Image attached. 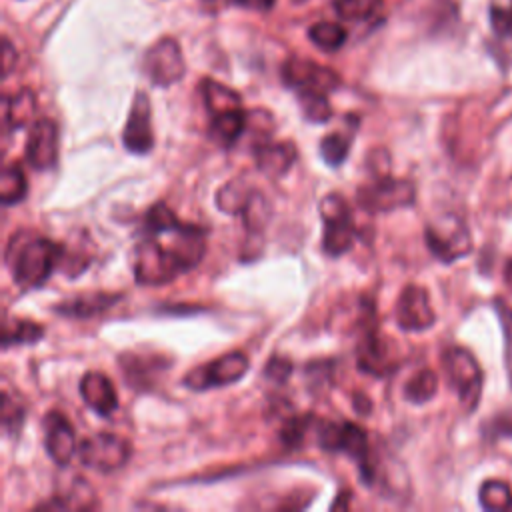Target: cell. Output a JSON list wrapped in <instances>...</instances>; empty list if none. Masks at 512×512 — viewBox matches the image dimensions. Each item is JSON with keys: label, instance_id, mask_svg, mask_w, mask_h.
I'll use <instances>...</instances> for the list:
<instances>
[{"label": "cell", "instance_id": "cell-1", "mask_svg": "<svg viewBox=\"0 0 512 512\" xmlns=\"http://www.w3.org/2000/svg\"><path fill=\"white\" fill-rule=\"evenodd\" d=\"M62 256L64 248L60 244L28 232L14 234L6 248V264L22 290L40 288L60 264Z\"/></svg>", "mask_w": 512, "mask_h": 512}, {"label": "cell", "instance_id": "cell-2", "mask_svg": "<svg viewBox=\"0 0 512 512\" xmlns=\"http://www.w3.org/2000/svg\"><path fill=\"white\" fill-rule=\"evenodd\" d=\"M318 444L328 452H342L358 462L362 482H372L376 464L370 458V444L364 428L354 422H320Z\"/></svg>", "mask_w": 512, "mask_h": 512}, {"label": "cell", "instance_id": "cell-3", "mask_svg": "<svg viewBox=\"0 0 512 512\" xmlns=\"http://www.w3.org/2000/svg\"><path fill=\"white\" fill-rule=\"evenodd\" d=\"M132 270L138 284L158 286L174 280L182 274L174 254L160 242V238L146 234L134 248Z\"/></svg>", "mask_w": 512, "mask_h": 512}, {"label": "cell", "instance_id": "cell-4", "mask_svg": "<svg viewBox=\"0 0 512 512\" xmlns=\"http://www.w3.org/2000/svg\"><path fill=\"white\" fill-rule=\"evenodd\" d=\"M442 364L446 378L456 390L464 410H476L482 394V370L476 358L466 348L452 346L442 354Z\"/></svg>", "mask_w": 512, "mask_h": 512}, {"label": "cell", "instance_id": "cell-5", "mask_svg": "<svg viewBox=\"0 0 512 512\" xmlns=\"http://www.w3.org/2000/svg\"><path fill=\"white\" fill-rule=\"evenodd\" d=\"M324 234L322 250L328 256H342L354 244V220L348 202L340 194H328L318 204Z\"/></svg>", "mask_w": 512, "mask_h": 512}, {"label": "cell", "instance_id": "cell-6", "mask_svg": "<svg viewBox=\"0 0 512 512\" xmlns=\"http://www.w3.org/2000/svg\"><path fill=\"white\" fill-rule=\"evenodd\" d=\"M416 190L410 180H400L390 174L376 176L374 182L358 188L356 202L366 212H392L396 208H406L414 204Z\"/></svg>", "mask_w": 512, "mask_h": 512}, {"label": "cell", "instance_id": "cell-7", "mask_svg": "<svg viewBox=\"0 0 512 512\" xmlns=\"http://www.w3.org/2000/svg\"><path fill=\"white\" fill-rule=\"evenodd\" d=\"M78 458L86 468L108 474L120 470L128 462L130 444L118 434L96 432L80 442Z\"/></svg>", "mask_w": 512, "mask_h": 512}, {"label": "cell", "instance_id": "cell-8", "mask_svg": "<svg viewBox=\"0 0 512 512\" xmlns=\"http://www.w3.org/2000/svg\"><path fill=\"white\" fill-rule=\"evenodd\" d=\"M424 236L430 252L442 262H452L472 250L470 230L458 216H442L430 222Z\"/></svg>", "mask_w": 512, "mask_h": 512}, {"label": "cell", "instance_id": "cell-9", "mask_svg": "<svg viewBox=\"0 0 512 512\" xmlns=\"http://www.w3.org/2000/svg\"><path fill=\"white\" fill-rule=\"evenodd\" d=\"M250 368L248 356L240 350L228 352L224 356H218L210 360L208 364H202L188 372L184 376V386L192 390H208L216 386H228L232 382H238Z\"/></svg>", "mask_w": 512, "mask_h": 512}, {"label": "cell", "instance_id": "cell-10", "mask_svg": "<svg viewBox=\"0 0 512 512\" xmlns=\"http://www.w3.org/2000/svg\"><path fill=\"white\" fill-rule=\"evenodd\" d=\"M282 80L286 86L300 92H322L328 94L340 86V76L314 60L292 56L282 64Z\"/></svg>", "mask_w": 512, "mask_h": 512}, {"label": "cell", "instance_id": "cell-11", "mask_svg": "<svg viewBox=\"0 0 512 512\" xmlns=\"http://www.w3.org/2000/svg\"><path fill=\"white\" fill-rule=\"evenodd\" d=\"M142 68L154 86H170L178 82L186 72L180 44L172 38L154 42L144 54Z\"/></svg>", "mask_w": 512, "mask_h": 512}, {"label": "cell", "instance_id": "cell-12", "mask_svg": "<svg viewBox=\"0 0 512 512\" xmlns=\"http://www.w3.org/2000/svg\"><path fill=\"white\" fill-rule=\"evenodd\" d=\"M436 320V314L430 306L426 288L408 284L396 304V322L406 332H422L430 328Z\"/></svg>", "mask_w": 512, "mask_h": 512}, {"label": "cell", "instance_id": "cell-13", "mask_svg": "<svg viewBox=\"0 0 512 512\" xmlns=\"http://www.w3.org/2000/svg\"><path fill=\"white\" fill-rule=\"evenodd\" d=\"M122 142L132 154H146L154 146V132L150 122V100L144 92H136L130 114L122 132Z\"/></svg>", "mask_w": 512, "mask_h": 512}, {"label": "cell", "instance_id": "cell-14", "mask_svg": "<svg viewBox=\"0 0 512 512\" xmlns=\"http://www.w3.org/2000/svg\"><path fill=\"white\" fill-rule=\"evenodd\" d=\"M26 160L36 170H48L58 160V126L50 118L32 122L26 140Z\"/></svg>", "mask_w": 512, "mask_h": 512}, {"label": "cell", "instance_id": "cell-15", "mask_svg": "<svg viewBox=\"0 0 512 512\" xmlns=\"http://www.w3.org/2000/svg\"><path fill=\"white\" fill-rule=\"evenodd\" d=\"M44 446L48 456L58 464V466H66L70 462V458L74 456V452L78 450L76 446V432L74 426L70 424V420L52 410L44 416Z\"/></svg>", "mask_w": 512, "mask_h": 512}, {"label": "cell", "instance_id": "cell-16", "mask_svg": "<svg viewBox=\"0 0 512 512\" xmlns=\"http://www.w3.org/2000/svg\"><path fill=\"white\" fill-rule=\"evenodd\" d=\"M80 394L84 402L100 416H110L118 408L116 388L102 372L90 370L80 380Z\"/></svg>", "mask_w": 512, "mask_h": 512}, {"label": "cell", "instance_id": "cell-17", "mask_svg": "<svg viewBox=\"0 0 512 512\" xmlns=\"http://www.w3.org/2000/svg\"><path fill=\"white\" fill-rule=\"evenodd\" d=\"M254 156L256 166L262 174L270 178H280L294 166L298 150L292 142H258Z\"/></svg>", "mask_w": 512, "mask_h": 512}, {"label": "cell", "instance_id": "cell-18", "mask_svg": "<svg viewBox=\"0 0 512 512\" xmlns=\"http://www.w3.org/2000/svg\"><path fill=\"white\" fill-rule=\"evenodd\" d=\"M118 298L120 294L112 292H86L60 302L58 306H54V312L66 318H92L114 306Z\"/></svg>", "mask_w": 512, "mask_h": 512}, {"label": "cell", "instance_id": "cell-19", "mask_svg": "<svg viewBox=\"0 0 512 512\" xmlns=\"http://www.w3.org/2000/svg\"><path fill=\"white\" fill-rule=\"evenodd\" d=\"M246 128H248V112H244L242 108H234V110L212 116L208 134L218 146L232 148L240 140Z\"/></svg>", "mask_w": 512, "mask_h": 512}, {"label": "cell", "instance_id": "cell-20", "mask_svg": "<svg viewBox=\"0 0 512 512\" xmlns=\"http://www.w3.org/2000/svg\"><path fill=\"white\" fill-rule=\"evenodd\" d=\"M200 92L206 104V110L210 112V116L234 110V108H242V100L240 94L234 92L232 88L212 80V78H204L200 82Z\"/></svg>", "mask_w": 512, "mask_h": 512}, {"label": "cell", "instance_id": "cell-21", "mask_svg": "<svg viewBox=\"0 0 512 512\" xmlns=\"http://www.w3.org/2000/svg\"><path fill=\"white\" fill-rule=\"evenodd\" d=\"M36 112V96L32 90L24 88L12 96L4 98V128H22L32 122Z\"/></svg>", "mask_w": 512, "mask_h": 512}, {"label": "cell", "instance_id": "cell-22", "mask_svg": "<svg viewBox=\"0 0 512 512\" xmlns=\"http://www.w3.org/2000/svg\"><path fill=\"white\" fill-rule=\"evenodd\" d=\"M358 366L374 376H384L388 370H392L384 344L372 332H368L358 344Z\"/></svg>", "mask_w": 512, "mask_h": 512}, {"label": "cell", "instance_id": "cell-23", "mask_svg": "<svg viewBox=\"0 0 512 512\" xmlns=\"http://www.w3.org/2000/svg\"><path fill=\"white\" fill-rule=\"evenodd\" d=\"M334 10L350 22H380L384 14L382 0H334Z\"/></svg>", "mask_w": 512, "mask_h": 512}, {"label": "cell", "instance_id": "cell-24", "mask_svg": "<svg viewBox=\"0 0 512 512\" xmlns=\"http://www.w3.org/2000/svg\"><path fill=\"white\" fill-rule=\"evenodd\" d=\"M254 188H250L244 180L234 178L226 182L218 192H216V206L232 216H240L252 196Z\"/></svg>", "mask_w": 512, "mask_h": 512}, {"label": "cell", "instance_id": "cell-25", "mask_svg": "<svg viewBox=\"0 0 512 512\" xmlns=\"http://www.w3.org/2000/svg\"><path fill=\"white\" fill-rule=\"evenodd\" d=\"M28 192V182L18 164H8L4 166L0 174V202L4 206L18 204L26 198Z\"/></svg>", "mask_w": 512, "mask_h": 512}, {"label": "cell", "instance_id": "cell-26", "mask_svg": "<svg viewBox=\"0 0 512 512\" xmlns=\"http://www.w3.org/2000/svg\"><path fill=\"white\" fill-rule=\"evenodd\" d=\"M438 392V376L430 368L416 372L404 386V398L412 404H424Z\"/></svg>", "mask_w": 512, "mask_h": 512}, {"label": "cell", "instance_id": "cell-27", "mask_svg": "<svg viewBox=\"0 0 512 512\" xmlns=\"http://www.w3.org/2000/svg\"><path fill=\"white\" fill-rule=\"evenodd\" d=\"M308 38L320 50L334 52V50L342 48V44L348 38V32L342 24H336V22H316V24L310 26Z\"/></svg>", "mask_w": 512, "mask_h": 512}, {"label": "cell", "instance_id": "cell-28", "mask_svg": "<svg viewBox=\"0 0 512 512\" xmlns=\"http://www.w3.org/2000/svg\"><path fill=\"white\" fill-rule=\"evenodd\" d=\"M182 222L164 202H156L144 214V234H164L178 228Z\"/></svg>", "mask_w": 512, "mask_h": 512}, {"label": "cell", "instance_id": "cell-29", "mask_svg": "<svg viewBox=\"0 0 512 512\" xmlns=\"http://www.w3.org/2000/svg\"><path fill=\"white\" fill-rule=\"evenodd\" d=\"M480 504L486 510H512V490L506 482L488 480L480 488Z\"/></svg>", "mask_w": 512, "mask_h": 512}, {"label": "cell", "instance_id": "cell-30", "mask_svg": "<svg viewBox=\"0 0 512 512\" xmlns=\"http://www.w3.org/2000/svg\"><path fill=\"white\" fill-rule=\"evenodd\" d=\"M42 334H44V328L40 324L30 320H18L12 326L6 324L2 334V346L10 348L12 344H30L40 340Z\"/></svg>", "mask_w": 512, "mask_h": 512}, {"label": "cell", "instance_id": "cell-31", "mask_svg": "<svg viewBox=\"0 0 512 512\" xmlns=\"http://www.w3.org/2000/svg\"><path fill=\"white\" fill-rule=\"evenodd\" d=\"M300 106H302V114L316 124L328 122L332 116V106L326 98V94L322 92H300L298 94Z\"/></svg>", "mask_w": 512, "mask_h": 512}, {"label": "cell", "instance_id": "cell-32", "mask_svg": "<svg viewBox=\"0 0 512 512\" xmlns=\"http://www.w3.org/2000/svg\"><path fill=\"white\" fill-rule=\"evenodd\" d=\"M350 136L332 132L320 140V156L328 166H340L350 152Z\"/></svg>", "mask_w": 512, "mask_h": 512}, {"label": "cell", "instance_id": "cell-33", "mask_svg": "<svg viewBox=\"0 0 512 512\" xmlns=\"http://www.w3.org/2000/svg\"><path fill=\"white\" fill-rule=\"evenodd\" d=\"M240 216L244 218V224L250 232H260L270 218V204L258 190H254Z\"/></svg>", "mask_w": 512, "mask_h": 512}, {"label": "cell", "instance_id": "cell-34", "mask_svg": "<svg viewBox=\"0 0 512 512\" xmlns=\"http://www.w3.org/2000/svg\"><path fill=\"white\" fill-rule=\"evenodd\" d=\"M24 422V408L18 400H14L8 392L2 394V428L6 434H14L20 430Z\"/></svg>", "mask_w": 512, "mask_h": 512}, {"label": "cell", "instance_id": "cell-35", "mask_svg": "<svg viewBox=\"0 0 512 512\" xmlns=\"http://www.w3.org/2000/svg\"><path fill=\"white\" fill-rule=\"evenodd\" d=\"M314 418L308 414V416H292L290 420H286V424L282 426V432H280V438L286 446H298L306 432L310 430Z\"/></svg>", "mask_w": 512, "mask_h": 512}, {"label": "cell", "instance_id": "cell-36", "mask_svg": "<svg viewBox=\"0 0 512 512\" xmlns=\"http://www.w3.org/2000/svg\"><path fill=\"white\" fill-rule=\"evenodd\" d=\"M496 312L500 316L502 322V330H504V340H506V350H504V362H506V370H508V378L512 382V308L496 298Z\"/></svg>", "mask_w": 512, "mask_h": 512}, {"label": "cell", "instance_id": "cell-37", "mask_svg": "<svg viewBox=\"0 0 512 512\" xmlns=\"http://www.w3.org/2000/svg\"><path fill=\"white\" fill-rule=\"evenodd\" d=\"M486 434L490 438H500V436H512V410L498 412L490 424H486Z\"/></svg>", "mask_w": 512, "mask_h": 512}, {"label": "cell", "instance_id": "cell-38", "mask_svg": "<svg viewBox=\"0 0 512 512\" xmlns=\"http://www.w3.org/2000/svg\"><path fill=\"white\" fill-rule=\"evenodd\" d=\"M292 372V362L288 358H282V356H274L266 362V368H264V376L274 380V382H284Z\"/></svg>", "mask_w": 512, "mask_h": 512}, {"label": "cell", "instance_id": "cell-39", "mask_svg": "<svg viewBox=\"0 0 512 512\" xmlns=\"http://www.w3.org/2000/svg\"><path fill=\"white\" fill-rule=\"evenodd\" d=\"M490 20H492V28L498 34H504V36L512 34V8L494 6L490 12Z\"/></svg>", "mask_w": 512, "mask_h": 512}, {"label": "cell", "instance_id": "cell-40", "mask_svg": "<svg viewBox=\"0 0 512 512\" xmlns=\"http://www.w3.org/2000/svg\"><path fill=\"white\" fill-rule=\"evenodd\" d=\"M14 64H16V50L12 48L10 40L4 38V40H2V74L8 76Z\"/></svg>", "mask_w": 512, "mask_h": 512}, {"label": "cell", "instance_id": "cell-41", "mask_svg": "<svg viewBox=\"0 0 512 512\" xmlns=\"http://www.w3.org/2000/svg\"><path fill=\"white\" fill-rule=\"evenodd\" d=\"M504 280H506V284L512 288V258L506 262V266H504Z\"/></svg>", "mask_w": 512, "mask_h": 512}, {"label": "cell", "instance_id": "cell-42", "mask_svg": "<svg viewBox=\"0 0 512 512\" xmlns=\"http://www.w3.org/2000/svg\"><path fill=\"white\" fill-rule=\"evenodd\" d=\"M510 8H512V6H510Z\"/></svg>", "mask_w": 512, "mask_h": 512}]
</instances>
